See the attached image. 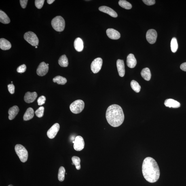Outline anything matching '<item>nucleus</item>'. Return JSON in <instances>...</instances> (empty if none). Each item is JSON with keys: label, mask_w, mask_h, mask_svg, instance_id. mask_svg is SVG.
Masks as SVG:
<instances>
[{"label": "nucleus", "mask_w": 186, "mask_h": 186, "mask_svg": "<svg viewBox=\"0 0 186 186\" xmlns=\"http://www.w3.org/2000/svg\"><path fill=\"white\" fill-rule=\"evenodd\" d=\"M142 173L149 183H155L159 179L160 171L157 162L152 157H148L144 160L142 166Z\"/></svg>", "instance_id": "1"}, {"label": "nucleus", "mask_w": 186, "mask_h": 186, "mask_svg": "<svg viewBox=\"0 0 186 186\" xmlns=\"http://www.w3.org/2000/svg\"><path fill=\"white\" fill-rule=\"evenodd\" d=\"M106 118L108 123L111 126L117 127L121 126L124 119L122 108L116 104L110 106L106 111Z\"/></svg>", "instance_id": "2"}, {"label": "nucleus", "mask_w": 186, "mask_h": 186, "mask_svg": "<svg viewBox=\"0 0 186 186\" xmlns=\"http://www.w3.org/2000/svg\"><path fill=\"white\" fill-rule=\"evenodd\" d=\"M51 24L53 28L57 31H63L65 28V21L61 16H57L53 18Z\"/></svg>", "instance_id": "3"}, {"label": "nucleus", "mask_w": 186, "mask_h": 186, "mask_svg": "<svg viewBox=\"0 0 186 186\" xmlns=\"http://www.w3.org/2000/svg\"><path fill=\"white\" fill-rule=\"evenodd\" d=\"M15 152L22 162L24 163L27 160L28 152L27 150L23 146L17 144L15 147Z\"/></svg>", "instance_id": "4"}, {"label": "nucleus", "mask_w": 186, "mask_h": 186, "mask_svg": "<svg viewBox=\"0 0 186 186\" xmlns=\"http://www.w3.org/2000/svg\"><path fill=\"white\" fill-rule=\"evenodd\" d=\"M85 103L82 100H78L75 101L70 106V109L72 113L74 114H78L81 113L84 109Z\"/></svg>", "instance_id": "5"}, {"label": "nucleus", "mask_w": 186, "mask_h": 186, "mask_svg": "<svg viewBox=\"0 0 186 186\" xmlns=\"http://www.w3.org/2000/svg\"><path fill=\"white\" fill-rule=\"evenodd\" d=\"M24 38L32 46H37L39 43V39L36 35L32 31H28L24 35Z\"/></svg>", "instance_id": "6"}, {"label": "nucleus", "mask_w": 186, "mask_h": 186, "mask_svg": "<svg viewBox=\"0 0 186 186\" xmlns=\"http://www.w3.org/2000/svg\"><path fill=\"white\" fill-rule=\"evenodd\" d=\"M73 148L75 150L79 151L82 150L85 147V143L83 138L80 136H77L73 141Z\"/></svg>", "instance_id": "7"}, {"label": "nucleus", "mask_w": 186, "mask_h": 186, "mask_svg": "<svg viewBox=\"0 0 186 186\" xmlns=\"http://www.w3.org/2000/svg\"><path fill=\"white\" fill-rule=\"evenodd\" d=\"M103 61L101 58H97L94 59L91 65V69L93 73H96L101 69Z\"/></svg>", "instance_id": "8"}, {"label": "nucleus", "mask_w": 186, "mask_h": 186, "mask_svg": "<svg viewBox=\"0 0 186 186\" xmlns=\"http://www.w3.org/2000/svg\"><path fill=\"white\" fill-rule=\"evenodd\" d=\"M157 37V32L155 29H149L146 34V38L150 44H152L155 43Z\"/></svg>", "instance_id": "9"}, {"label": "nucleus", "mask_w": 186, "mask_h": 186, "mask_svg": "<svg viewBox=\"0 0 186 186\" xmlns=\"http://www.w3.org/2000/svg\"><path fill=\"white\" fill-rule=\"evenodd\" d=\"M59 129V124L58 123H55L47 131V136L50 139H52L55 137Z\"/></svg>", "instance_id": "10"}, {"label": "nucleus", "mask_w": 186, "mask_h": 186, "mask_svg": "<svg viewBox=\"0 0 186 186\" xmlns=\"http://www.w3.org/2000/svg\"><path fill=\"white\" fill-rule=\"evenodd\" d=\"M49 70L48 66L44 62L39 64L37 70V74L40 76H43L47 74Z\"/></svg>", "instance_id": "11"}, {"label": "nucleus", "mask_w": 186, "mask_h": 186, "mask_svg": "<svg viewBox=\"0 0 186 186\" xmlns=\"http://www.w3.org/2000/svg\"><path fill=\"white\" fill-rule=\"evenodd\" d=\"M108 37L112 39L117 40L120 37V34L119 32L113 28H109L106 31Z\"/></svg>", "instance_id": "12"}, {"label": "nucleus", "mask_w": 186, "mask_h": 186, "mask_svg": "<svg viewBox=\"0 0 186 186\" xmlns=\"http://www.w3.org/2000/svg\"><path fill=\"white\" fill-rule=\"evenodd\" d=\"M37 97V94L36 92H28L26 93L24 96V99L26 103H29L35 101Z\"/></svg>", "instance_id": "13"}, {"label": "nucleus", "mask_w": 186, "mask_h": 186, "mask_svg": "<svg viewBox=\"0 0 186 186\" xmlns=\"http://www.w3.org/2000/svg\"><path fill=\"white\" fill-rule=\"evenodd\" d=\"M117 71L120 76H124L125 73V66L123 60L118 59L117 62Z\"/></svg>", "instance_id": "14"}, {"label": "nucleus", "mask_w": 186, "mask_h": 186, "mask_svg": "<svg viewBox=\"0 0 186 186\" xmlns=\"http://www.w3.org/2000/svg\"><path fill=\"white\" fill-rule=\"evenodd\" d=\"M99 9L102 12L107 13L113 17L116 18L117 16V15L116 12L113 9L109 7L106 6H102L99 7Z\"/></svg>", "instance_id": "15"}, {"label": "nucleus", "mask_w": 186, "mask_h": 186, "mask_svg": "<svg viewBox=\"0 0 186 186\" xmlns=\"http://www.w3.org/2000/svg\"><path fill=\"white\" fill-rule=\"evenodd\" d=\"M127 66L130 68H133L135 67L137 62L133 54H130L127 56Z\"/></svg>", "instance_id": "16"}, {"label": "nucleus", "mask_w": 186, "mask_h": 186, "mask_svg": "<svg viewBox=\"0 0 186 186\" xmlns=\"http://www.w3.org/2000/svg\"><path fill=\"white\" fill-rule=\"evenodd\" d=\"M164 105L166 107L173 108H178L180 107V104L179 102L174 99H170L165 101Z\"/></svg>", "instance_id": "17"}, {"label": "nucleus", "mask_w": 186, "mask_h": 186, "mask_svg": "<svg viewBox=\"0 0 186 186\" xmlns=\"http://www.w3.org/2000/svg\"><path fill=\"white\" fill-rule=\"evenodd\" d=\"M19 111V108L18 106H15L10 108L8 112L9 120H12L14 119L15 117L18 114Z\"/></svg>", "instance_id": "18"}, {"label": "nucleus", "mask_w": 186, "mask_h": 186, "mask_svg": "<svg viewBox=\"0 0 186 186\" xmlns=\"http://www.w3.org/2000/svg\"><path fill=\"white\" fill-rule=\"evenodd\" d=\"M74 46L77 52H81L82 51L84 47L83 41L80 38H77L75 39L74 43Z\"/></svg>", "instance_id": "19"}, {"label": "nucleus", "mask_w": 186, "mask_h": 186, "mask_svg": "<svg viewBox=\"0 0 186 186\" xmlns=\"http://www.w3.org/2000/svg\"><path fill=\"white\" fill-rule=\"evenodd\" d=\"M11 45L10 42L4 38L0 39V48L3 50H8L10 49Z\"/></svg>", "instance_id": "20"}, {"label": "nucleus", "mask_w": 186, "mask_h": 186, "mask_svg": "<svg viewBox=\"0 0 186 186\" xmlns=\"http://www.w3.org/2000/svg\"><path fill=\"white\" fill-rule=\"evenodd\" d=\"M34 115V111L33 108H29L27 110L23 117L24 120L28 121L33 118Z\"/></svg>", "instance_id": "21"}, {"label": "nucleus", "mask_w": 186, "mask_h": 186, "mask_svg": "<svg viewBox=\"0 0 186 186\" xmlns=\"http://www.w3.org/2000/svg\"><path fill=\"white\" fill-rule=\"evenodd\" d=\"M141 74L142 78L146 81H149L150 80L151 75L149 68H144L142 70Z\"/></svg>", "instance_id": "22"}, {"label": "nucleus", "mask_w": 186, "mask_h": 186, "mask_svg": "<svg viewBox=\"0 0 186 186\" xmlns=\"http://www.w3.org/2000/svg\"><path fill=\"white\" fill-rule=\"evenodd\" d=\"M0 22L4 24H8L10 22L7 15L1 10H0Z\"/></svg>", "instance_id": "23"}, {"label": "nucleus", "mask_w": 186, "mask_h": 186, "mask_svg": "<svg viewBox=\"0 0 186 186\" xmlns=\"http://www.w3.org/2000/svg\"><path fill=\"white\" fill-rule=\"evenodd\" d=\"M58 63L62 67H67L68 65V61L66 55H64L60 57L58 60Z\"/></svg>", "instance_id": "24"}, {"label": "nucleus", "mask_w": 186, "mask_h": 186, "mask_svg": "<svg viewBox=\"0 0 186 186\" xmlns=\"http://www.w3.org/2000/svg\"><path fill=\"white\" fill-rule=\"evenodd\" d=\"M53 81L54 83H57L58 84L64 85L67 83V80L65 78L58 76L53 78Z\"/></svg>", "instance_id": "25"}, {"label": "nucleus", "mask_w": 186, "mask_h": 186, "mask_svg": "<svg viewBox=\"0 0 186 186\" xmlns=\"http://www.w3.org/2000/svg\"><path fill=\"white\" fill-rule=\"evenodd\" d=\"M65 169L63 166H61L59 170L58 174V179L60 182L64 181L65 178Z\"/></svg>", "instance_id": "26"}, {"label": "nucleus", "mask_w": 186, "mask_h": 186, "mask_svg": "<svg viewBox=\"0 0 186 186\" xmlns=\"http://www.w3.org/2000/svg\"><path fill=\"white\" fill-rule=\"evenodd\" d=\"M131 86L132 90L136 92H139L141 90V86L137 81L135 80H132L131 81Z\"/></svg>", "instance_id": "27"}, {"label": "nucleus", "mask_w": 186, "mask_h": 186, "mask_svg": "<svg viewBox=\"0 0 186 186\" xmlns=\"http://www.w3.org/2000/svg\"><path fill=\"white\" fill-rule=\"evenodd\" d=\"M119 4L121 7L126 9H130L132 8L131 4L125 0H120L119 1Z\"/></svg>", "instance_id": "28"}, {"label": "nucleus", "mask_w": 186, "mask_h": 186, "mask_svg": "<svg viewBox=\"0 0 186 186\" xmlns=\"http://www.w3.org/2000/svg\"><path fill=\"white\" fill-rule=\"evenodd\" d=\"M178 43L177 39L175 37L173 38L171 42V48L173 52L175 53L178 49Z\"/></svg>", "instance_id": "29"}, {"label": "nucleus", "mask_w": 186, "mask_h": 186, "mask_svg": "<svg viewBox=\"0 0 186 186\" xmlns=\"http://www.w3.org/2000/svg\"><path fill=\"white\" fill-rule=\"evenodd\" d=\"M72 161L73 163L75 166L76 169L78 170L80 169H81L80 158L77 156H73L72 157Z\"/></svg>", "instance_id": "30"}, {"label": "nucleus", "mask_w": 186, "mask_h": 186, "mask_svg": "<svg viewBox=\"0 0 186 186\" xmlns=\"http://www.w3.org/2000/svg\"><path fill=\"white\" fill-rule=\"evenodd\" d=\"M44 111V108L42 106V107H40L36 111L35 113L38 117H41L43 116Z\"/></svg>", "instance_id": "31"}, {"label": "nucleus", "mask_w": 186, "mask_h": 186, "mask_svg": "<svg viewBox=\"0 0 186 186\" xmlns=\"http://www.w3.org/2000/svg\"><path fill=\"white\" fill-rule=\"evenodd\" d=\"M45 2L44 0H36L35 5L37 8L40 9L43 7Z\"/></svg>", "instance_id": "32"}, {"label": "nucleus", "mask_w": 186, "mask_h": 186, "mask_svg": "<svg viewBox=\"0 0 186 186\" xmlns=\"http://www.w3.org/2000/svg\"><path fill=\"white\" fill-rule=\"evenodd\" d=\"M45 101H46V98L45 96H42L38 98L37 100V103L38 105L39 106H41L45 104Z\"/></svg>", "instance_id": "33"}, {"label": "nucleus", "mask_w": 186, "mask_h": 186, "mask_svg": "<svg viewBox=\"0 0 186 186\" xmlns=\"http://www.w3.org/2000/svg\"><path fill=\"white\" fill-rule=\"evenodd\" d=\"M26 66L25 64H23L18 67L17 71L18 73H24L26 71Z\"/></svg>", "instance_id": "34"}, {"label": "nucleus", "mask_w": 186, "mask_h": 186, "mask_svg": "<svg viewBox=\"0 0 186 186\" xmlns=\"http://www.w3.org/2000/svg\"><path fill=\"white\" fill-rule=\"evenodd\" d=\"M8 88L9 92L11 94H14L15 92V87L14 85L13 84H9L8 85Z\"/></svg>", "instance_id": "35"}, {"label": "nucleus", "mask_w": 186, "mask_h": 186, "mask_svg": "<svg viewBox=\"0 0 186 186\" xmlns=\"http://www.w3.org/2000/svg\"><path fill=\"white\" fill-rule=\"evenodd\" d=\"M142 1L146 5L149 6L154 5L155 3V0H143Z\"/></svg>", "instance_id": "36"}, {"label": "nucleus", "mask_w": 186, "mask_h": 186, "mask_svg": "<svg viewBox=\"0 0 186 186\" xmlns=\"http://www.w3.org/2000/svg\"><path fill=\"white\" fill-rule=\"evenodd\" d=\"M28 0H20V5L23 8H25L28 3Z\"/></svg>", "instance_id": "37"}, {"label": "nucleus", "mask_w": 186, "mask_h": 186, "mask_svg": "<svg viewBox=\"0 0 186 186\" xmlns=\"http://www.w3.org/2000/svg\"><path fill=\"white\" fill-rule=\"evenodd\" d=\"M180 67L182 71H186V62L182 64L180 66Z\"/></svg>", "instance_id": "38"}, {"label": "nucleus", "mask_w": 186, "mask_h": 186, "mask_svg": "<svg viewBox=\"0 0 186 186\" xmlns=\"http://www.w3.org/2000/svg\"><path fill=\"white\" fill-rule=\"evenodd\" d=\"M55 1V0H48V1H47V2L49 4H51L53 2H54Z\"/></svg>", "instance_id": "39"}, {"label": "nucleus", "mask_w": 186, "mask_h": 186, "mask_svg": "<svg viewBox=\"0 0 186 186\" xmlns=\"http://www.w3.org/2000/svg\"><path fill=\"white\" fill-rule=\"evenodd\" d=\"M8 186H13L12 185H9Z\"/></svg>", "instance_id": "40"}, {"label": "nucleus", "mask_w": 186, "mask_h": 186, "mask_svg": "<svg viewBox=\"0 0 186 186\" xmlns=\"http://www.w3.org/2000/svg\"><path fill=\"white\" fill-rule=\"evenodd\" d=\"M37 47H37V46H36V47H35V48H37Z\"/></svg>", "instance_id": "41"}]
</instances>
